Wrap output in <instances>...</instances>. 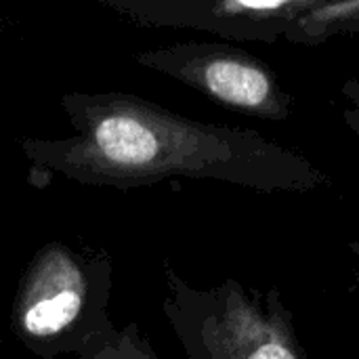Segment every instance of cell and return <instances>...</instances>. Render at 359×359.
<instances>
[{
  "mask_svg": "<svg viewBox=\"0 0 359 359\" xmlns=\"http://www.w3.org/2000/svg\"><path fill=\"white\" fill-rule=\"evenodd\" d=\"M61 107L74 135L19 141L36 170L93 187L135 189L185 177L261 194L330 187L311 160L250 128L200 122L128 93H67Z\"/></svg>",
  "mask_w": 359,
  "mask_h": 359,
  "instance_id": "1",
  "label": "cell"
},
{
  "mask_svg": "<svg viewBox=\"0 0 359 359\" xmlns=\"http://www.w3.org/2000/svg\"><path fill=\"white\" fill-rule=\"evenodd\" d=\"M111 288L114 261L107 250L46 242L19 278L11 332L36 358H78L114 326L107 313Z\"/></svg>",
  "mask_w": 359,
  "mask_h": 359,
  "instance_id": "2",
  "label": "cell"
},
{
  "mask_svg": "<svg viewBox=\"0 0 359 359\" xmlns=\"http://www.w3.org/2000/svg\"><path fill=\"white\" fill-rule=\"evenodd\" d=\"M162 311L187 359H307L282 290L261 292L238 280L191 286L164 271Z\"/></svg>",
  "mask_w": 359,
  "mask_h": 359,
  "instance_id": "3",
  "label": "cell"
},
{
  "mask_svg": "<svg viewBox=\"0 0 359 359\" xmlns=\"http://www.w3.org/2000/svg\"><path fill=\"white\" fill-rule=\"evenodd\" d=\"M135 61L225 109L273 122L290 118L294 97L284 90L273 67L246 48L227 42H177L141 50Z\"/></svg>",
  "mask_w": 359,
  "mask_h": 359,
  "instance_id": "4",
  "label": "cell"
},
{
  "mask_svg": "<svg viewBox=\"0 0 359 359\" xmlns=\"http://www.w3.org/2000/svg\"><path fill=\"white\" fill-rule=\"evenodd\" d=\"M145 27L217 34L227 40L273 44L282 38L303 44V17L318 0H99Z\"/></svg>",
  "mask_w": 359,
  "mask_h": 359,
  "instance_id": "5",
  "label": "cell"
},
{
  "mask_svg": "<svg viewBox=\"0 0 359 359\" xmlns=\"http://www.w3.org/2000/svg\"><path fill=\"white\" fill-rule=\"evenodd\" d=\"M76 359H160L151 343L143 337L139 324L130 322L122 328L111 326L97 334Z\"/></svg>",
  "mask_w": 359,
  "mask_h": 359,
  "instance_id": "6",
  "label": "cell"
},
{
  "mask_svg": "<svg viewBox=\"0 0 359 359\" xmlns=\"http://www.w3.org/2000/svg\"><path fill=\"white\" fill-rule=\"evenodd\" d=\"M334 34L359 36V2L318 0L303 17V44H320Z\"/></svg>",
  "mask_w": 359,
  "mask_h": 359,
  "instance_id": "7",
  "label": "cell"
},
{
  "mask_svg": "<svg viewBox=\"0 0 359 359\" xmlns=\"http://www.w3.org/2000/svg\"><path fill=\"white\" fill-rule=\"evenodd\" d=\"M341 93L349 101V107L343 109V120L359 139V78L345 80L341 84Z\"/></svg>",
  "mask_w": 359,
  "mask_h": 359,
  "instance_id": "8",
  "label": "cell"
},
{
  "mask_svg": "<svg viewBox=\"0 0 359 359\" xmlns=\"http://www.w3.org/2000/svg\"><path fill=\"white\" fill-rule=\"evenodd\" d=\"M349 250H351V252H353V255H355V257L359 259V240H353V242H349Z\"/></svg>",
  "mask_w": 359,
  "mask_h": 359,
  "instance_id": "9",
  "label": "cell"
},
{
  "mask_svg": "<svg viewBox=\"0 0 359 359\" xmlns=\"http://www.w3.org/2000/svg\"><path fill=\"white\" fill-rule=\"evenodd\" d=\"M358 284H359V271H358Z\"/></svg>",
  "mask_w": 359,
  "mask_h": 359,
  "instance_id": "10",
  "label": "cell"
}]
</instances>
